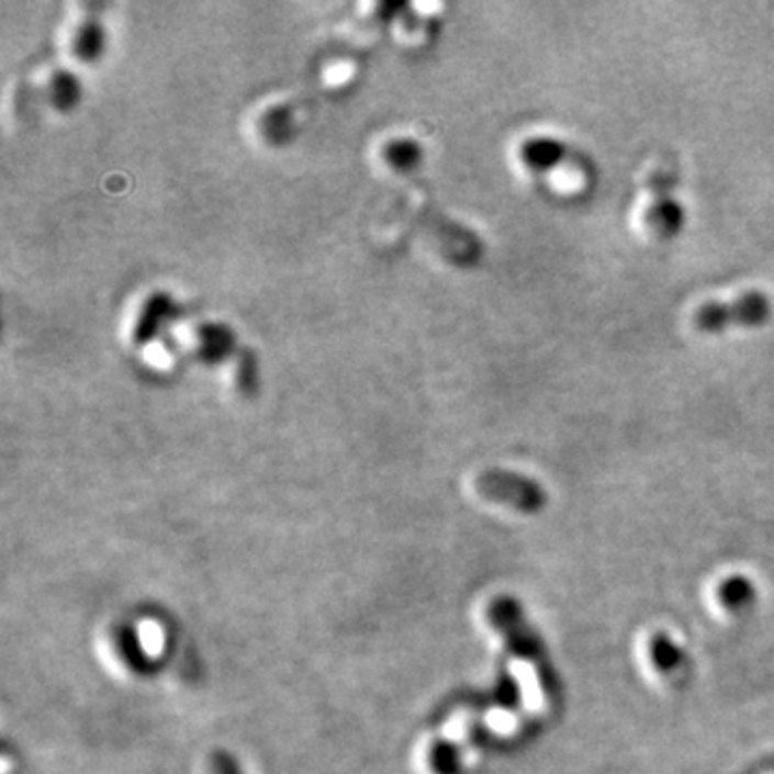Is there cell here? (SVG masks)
I'll return each instance as SVG.
<instances>
[{
  "label": "cell",
  "instance_id": "cell-1",
  "mask_svg": "<svg viewBox=\"0 0 774 774\" xmlns=\"http://www.w3.org/2000/svg\"><path fill=\"white\" fill-rule=\"evenodd\" d=\"M773 300L764 291H747L727 302L699 306L693 323L702 334H722L731 327L755 329L773 318Z\"/></svg>",
  "mask_w": 774,
  "mask_h": 774
},
{
  "label": "cell",
  "instance_id": "cell-2",
  "mask_svg": "<svg viewBox=\"0 0 774 774\" xmlns=\"http://www.w3.org/2000/svg\"><path fill=\"white\" fill-rule=\"evenodd\" d=\"M475 489L491 502L506 504L520 513H536L547 504V493L536 480L513 471H484L475 478Z\"/></svg>",
  "mask_w": 774,
  "mask_h": 774
},
{
  "label": "cell",
  "instance_id": "cell-3",
  "mask_svg": "<svg viewBox=\"0 0 774 774\" xmlns=\"http://www.w3.org/2000/svg\"><path fill=\"white\" fill-rule=\"evenodd\" d=\"M671 190H673L671 177H665V181H659V177H652V190H650L652 197L646 211V222L650 231L661 239L677 237L686 224V209L673 197Z\"/></svg>",
  "mask_w": 774,
  "mask_h": 774
},
{
  "label": "cell",
  "instance_id": "cell-4",
  "mask_svg": "<svg viewBox=\"0 0 774 774\" xmlns=\"http://www.w3.org/2000/svg\"><path fill=\"white\" fill-rule=\"evenodd\" d=\"M520 159L523 164L538 175H547L564 164H570L572 159V149L568 147L564 141L553 138V136H534L527 138L520 145Z\"/></svg>",
  "mask_w": 774,
  "mask_h": 774
},
{
  "label": "cell",
  "instance_id": "cell-5",
  "mask_svg": "<svg viewBox=\"0 0 774 774\" xmlns=\"http://www.w3.org/2000/svg\"><path fill=\"white\" fill-rule=\"evenodd\" d=\"M170 309H172V304H170V300H168L166 295H155V298H152V300L147 302V306L143 309V314H141L138 323H136L134 340H136V343H147V340L154 336L155 332H157V327L161 325V321L170 314Z\"/></svg>",
  "mask_w": 774,
  "mask_h": 774
},
{
  "label": "cell",
  "instance_id": "cell-6",
  "mask_svg": "<svg viewBox=\"0 0 774 774\" xmlns=\"http://www.w3.org/2000/svg\"><path fill=\"white\" fill-rule=\"evenodd\" d=\"M103 46V33L98 22H87L76 40V52L82 60H93L100 56Z\"/></svg>",
  "mask_w": 774,
  "mask_h": 774
},
{
  "label": "cell",
  "instance_id": "cell-7",
  "mask_svg": "<svg viewBox=\"0 0 774 774\" xmlns=\"http://www.w3.org/2000/svg\"><path fill=\"white\" fill-rule=\"evenodd\" d=\"M78 96H80V85H78V80L71 74H58L54 78V82H52V100L58 108H63V110L71 108L74 103L78 102Z\"/></svg>",
  "mask_w": 774,
  "mask_h": 774
},
{
  "label": "cell",
  "instance_id": "cell-8",
  "mask_svg": "<svg viewBox=\"0 0 774 774\" xmlns=\"http://www.w3.org/2000/svg\"><path fill=\"white\" fill-rule=\"evenodd\" d=\"M385 157L396 168H412V166L419 164L422 149H419V145L415 141H396V143H392L388 147Z\"/></svg>",
  "mask_w": 774,
  "mask_h": 774
},
{
  "label": "cell",
  "instance_id": "cell-9",
  "mask_svg": "<svg viewBox=\"0 0 774 774\" xmlns=\"http://www.w3.org/2000/svg\"><path fill=\"white\" fill-rule=\"evenodd\" d=\"M203 345H205L206 354L211 358H220V356H226L231 351V345H233V336L226 327H215V325H209L203 329Z\"/></svg>",
  "mask_w": 774,
  "mask_h": 774
},
{
  "label": "cell",
  "instance_id": "cell-10",
  "mask_svg": "<svg viewBox=\"0 0 774 774\" xmlns=\"http://www.w3.org/2000/svg\"><path fill=\"white\" fill-rule=\"evenodd\" d=\"M722 596L729 605H742L749 596H751V587L744 579H733L729 583H725V590H722Z\"/></svg>",
  "mask_w": 774,
  "mask_h": 774
},
{
  "label": "cell",
  "instance_id": "cell-11",
  "mask_svg": "<svg viewBox=\"0 0 774 774\" xmlns=\"http://www.w3.org/2000/svg\"><path fill=\"white\" fill-rule=\"evenodd\" d=\"M211 771L213 774H244L237 760L231 753L224 751H215L211 758Z\"/></svg>",
  "mask_w": 774,
  "mask_h": 774
},
{
  "label": "cell",
  "instance_id": "cell-12",
  "mask_svg": "<svg viewBox=\"0 0 774 774\" xmlns=\"http://www.w3.org/2000/svg\"><path fill=\"white\" fill-rule=\"evenodd\" d=\"M654 654H661V657H657V661H659L661 665H675V663H677V659H680V657H677L680 652H677L671 643L663 641V639L657 643Z\"/></svg>",
  "mask_w": 774,
  "mask_h": 774
}]
</instances>
